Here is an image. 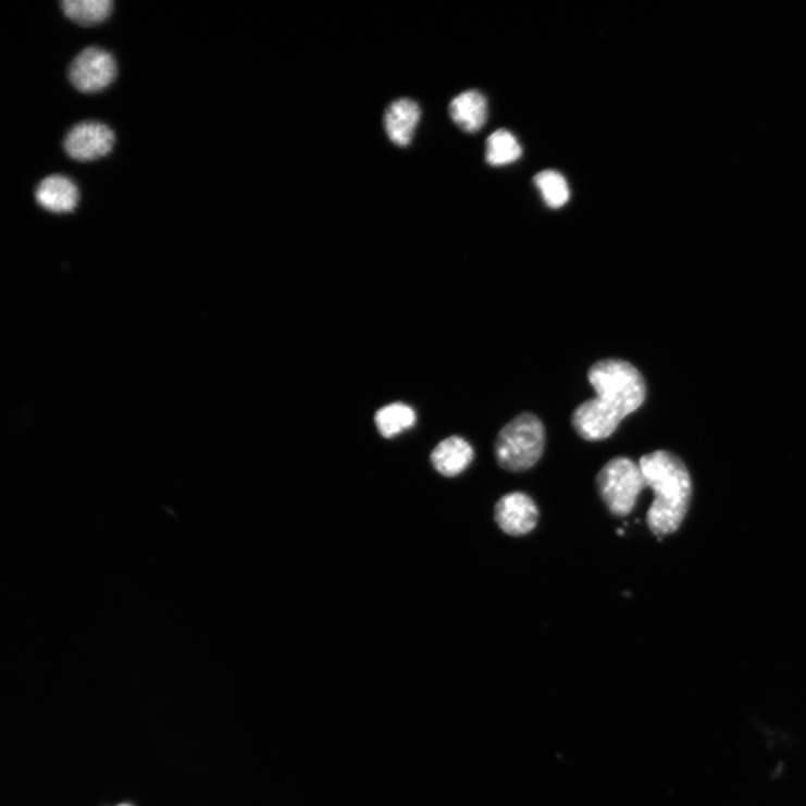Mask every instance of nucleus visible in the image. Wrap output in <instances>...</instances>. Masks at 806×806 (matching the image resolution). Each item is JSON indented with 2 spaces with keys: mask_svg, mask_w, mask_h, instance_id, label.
Masks as SVG:
<instances>
[{
  "mask_svg": "<svg viewBox=\"0 0 806 806\" xmlns=\"http://www.w3.org/2000/svg\"><path fill=\"white\" fill-rule=\"evenodd\" d=\"M114 145V134L104 124L86 122L75 125L66 134L63 147L67 157L78 162L104 158Z\"/></svg>",
  "mask_w": 806,
  "mask_h": 806,
  "instance_id": "nucleus-6",
  "label": "nucleus"
},
{
  "mask_svg": "<svg viewBox=\"0 0 806 806\" xmlns=\"http://www.w3.org/2000/svg\"><path fill=\"white\" fill-rule=\"evenodd\" d=\"M522 156V148L513 134L506 129L493 133L486 141V162L494 168L516 163Z\"/></svg>",
  "mask_w": 806,
  "mask_h": 806,
  "instance_id": "nucleus-14",
  "label": "nucleus"
},
{
  "mask_svg": "<svg viewBox=\"0 0 806 806\" xmlns=\"http://www.w3.org/2000/svg\"><path fill=\"white\" fill-rule=\"evenodd\" d=\"M452 122L470 134L480 132L487 121L486 98L476 90L466 91L454 98L449 104Z\"/></svg>",
  "mask_w": 806,
  "mask_h": 806,
  "instance_id": "nucleus-12",
  "label": "nucleus"
},
{
  "mask_svg": "<svg viewBox=\"0 0 806 806\" xmlns=\"http://www.w3.org/2000/svg\"><path fill=\"white\" fill-rule=\"evenodd\" d=\"M420 117V107L413 100L405 98L394 101L385 114V127L389 139L397 146H408Z\"/></svg>",
  "mask_w": 806,
  "mask_h": 806,
  "instance_id": "nucleus-10",
  "label": "nucleus"
},
{
  "mask_svg": "<svg viewBox=\"0 0 806 806\" xmlns=\"http://www.w3.org/2000/svg\"><path fill=\"white\" fill-rule=\"evenodd\" d=\"M36 201L47 211L71 213L79 203V189L63 175H51L36 188Z\"/></svg>",
  "mask_w": 806,
  "mask_h": 806,
  "instance_id": "nucleus-9",
  "label": "nucleus"
},
{
  "mask_svg": "<svg viewBox=\"0 0 806 806\" xmlns=\"http://www.w3.org/2000/svg\"><path fill=\"white\" fill-rule=\"evenodd\" d=\"M534 184L540 189L546 206L560 209L570 200V189L566 178L557 171L547 170L534 177Z\"/></svg>",
  "mask_w": 806,
  "mask_h": 806,
  "instance_id": "nucleus-16",
  "label": "nucleus"
},
{
  "mask_svg": "<svg viewBox=\"0 0 806 806\" xmlns=\"http://www.w3.org/2000/svg\"><path fill=\"white\" fill-rule=\"evenodd\" d=\"M546 445V432L540 418L524 412L498 433L494 454L496 462L508 472H524L542 458Z\"/></svg>",
  "mask_w": 806,
  "mask_h": 806,
  "instance_id": "nucleus-2",
  "label": "nucleus"
},
{
  "mask_svg": "<svg viewBox=\"0 0 806 806\" xmlns=\"http://www.w3.org/2000/svg\"><path fill=\"white\" fill-rule=\"evenodd\" d=\"M473 447L462 437L452 436L443 441L432 452L435 470L444 476L462 474L473 462Z\"/></svg>",
  "mask_w": 806,
  "mask_h": 806,
  "instance_id": "nucleus-11",
  "label": "nucleus"
},
{
  "mask_svg": "<svg viewBox=\"0 0 806 806\" xmlns=\"http://www.w3.org/2000/svg\"><path fill=\"white\" fill-rule=\"evenodd\" d=\"M416 422V413L407 405L393 404L380 409L375 414V425L385 438H393L410 430Z\"/></svg>",
  "mask_w": 806,
  "mask_h": 806,
  "instance_id": "nucleus-15",
  "label": "nucleus"
},
{
  "mask_svg": "<svg viewBox=\"0 0 806 806\" xmlns=\"http://www.w3.org/2000/svg\"><path fill=\"white\" fill-rule=\"evenodd\" d=\"M646 487L655 493V501L647 511L646 521L659 537L675 532L689 509L693 484L682 460L667 450H657L641 457Z\"/></svg>",
  "mask_w": 806,
  "mask_h": 806,
  "instance_id": "nucleus-1",
  "label": "nucleus"
},
{
  "mask_svg": "<svg viewBox=\"0 0 806 806\" xmlns=\"http://www.w3.org/2000/svg\"><path fill=\"white\" fill-rule=\"evenodd\" d=\"M120 806H132V805H128V804H123V805H120Z\"/></svg>",
  "mask_w": 806,
  "mask_h": 806,
  "instance_id": "nucleus-17",
  "label": "nucleus"
},
{
  "mask_svg": "<svg viewBox=\"0 0 806 806\" xmlns=\"http://www.w3.org/2000/svg\"><path fill=\"white\" fill-rule=\"evenodd\" d=\"M494 518L498 526L509 535L519 536L531 532L540 520L532 498L521 492L505 495L495 506Z\"/></svg>",
  "mask_w": 806,
  "mask_h": 806,
  "instance_id": "nucleus-8",
  "label": "nucleus"
},
{
  "mask_svg": "<svg viewBox=\"0 0 806 806\" xmlns=\"http://www.w3.org/2000/svg\"><path fill=\"white\" fill-rule=\"evenodd\" d=\"M63 13L71 21L84 26H94L106 21L113 10L111 0H64Z\"/></svg>",
  "mask_w": 806,
  "mask_h": 806,
  "instance_id": "nucleus-13",
  "label": "nucleus"
},
{
  "mask_svg": "<svg viewBox=\"0 0 806 806\" xmlns=\"http://www.w3.org/2000/svg\"><path fill=\"white\" fill-rule=\"evenodd\" d=\"M117 76L113 57L98 48L89 47L74 58L69 67L71 84L82 92L95 94L107 89Z\"/></svg>",
  "mask_w": 806,
  "mask_h": 806,
  "instance_id": "nucleus-5",
  "label": "nucleus"
},
{
  "mask_svg": "<svg viewBox=\"0 0 806 806\" xmlns=\"http://www.w3.org/2000/svg\"><path fill=\"white\" fill-rule=\"evenodd\" d=\"M624 418L619 410L595 397L574 409L571 422L582 438L597 442L616 433Z\"/></svg>",
  "mask_w": 806,
  "mask_h": 806,
  "instance_id": "nucleus-7",
  "label": "nucleus"
},
{
  "mask_svg": "<svg viewBox=\"0 0 806 806\" xmlns=\"http://www.w3.org/2000/svg\"><path fill=\"white\" fill-rule=\"evenodd\" d=\"M597 488L608 510L617 517L629 516L646 487L642 470L628 457H616L600 470Z\"/></svg>",
  "mask_w": 806,
  "mask_h": 806,
  "instance_id": "nucleus-4",
  "label": "nucleus"
},
{
  "mask_svg": "<svg viewBox=\"0 0 806 806\" xmlns=\"http://www.w3.org/2000/svg\"><path fill=\"white\" fill-rule=\"evenodd\" d=\"M588 380L596 393V398L616 408L625 418L645 401V380L641 372L628 361L600 360L590 369Z\"/></svg>",
  "mask_w": 806,
  "mask_h": 806,
  "instance_id": "nucleus-3",
  "label": "nucleus"
}]
</instances>
